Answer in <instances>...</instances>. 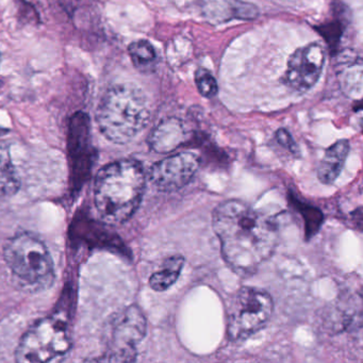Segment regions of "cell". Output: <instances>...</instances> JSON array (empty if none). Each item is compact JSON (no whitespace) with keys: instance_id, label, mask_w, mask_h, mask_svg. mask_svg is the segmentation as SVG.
Segmentation results:
<instances>
[{"instance_id":"1","label":"cell","mask_w":363,"mask_h":363,"mask_svg":"<svg viewBox=\"0 0 363 363\" xmlns=\"http://www.w3.org/2000/svg\"><path fill=\"white\" fill-rule=\"evenodd\" d=\"M212 226L225 262L240 276L255 273L273 255L278 242L273 221L240 201L217 206Z\"/></svg>"},{"instance_id":"2","label":"cell","mask_w":363,"mask_h":363,"mask_svg":"<svg viewBox=\"0 0 363 363\" xmlns=\"http://www.w3.org/2000/svg\"><path fill=\"white\" fill-rule=\"evenodd\" d=\"M145 184L139 161L124 159L106 165L94 182V204L100 219L109 225L127 222L141 204Z\"/></svg>"},{"instance_id":"3","label":"cell","mask_w":363,"mask_h":363,"mask_svg":"<svg viewBox=\"0 0 363 363\" xmlns=\"http://www.w3.org/2000/svg\"><path fill=\"white\" fill-rule=\"evenodd\" d=\"M95 120L107 140L116 144H127L148 125V98L132 83L111 85L97 106Z\"/></svg>"},{"instance_id":"4","label":"cell","mask_w":363,"mask_h":363,"mask_svg":"<svg viewBox=\"0 0 363 363\" xmlns=\"http://www.w3.org/2000/svg\"><path fill=\"white\" fill-rule=\"evenodd\" d=\"M3 259L19 285L26 290H44L54 283L50 250L36 236L19 234L10 239L3 248Z\"/></svg>"},{"instance_id":"5","label":"cell","mask_w":363,"mask_h":363,"mask_svg":"<svg viewBox=\"0 0 363 363\" xmlns=\"http://www.w3.org/2000/svg\"><path fill=\"white\" fill-rule=\"evenodd\" d=\"M71 349L67 324L61 318L48 316L23 336L15 351V359L21 363L54 362L62 360Z\"/></svg>"},{"instance_id":"6","label":"cell","mask_w":363,"mask_h":363,"mask_svg":"<svg viewBox=\"0 0 363 363\" xmlns=\"http://www.w3.org/2000/svg\"><path fill=\"white\" fill-rule=\"evenodd\" d=\"M274 310L271 295L261 289L243 287L227 309V333L231 340L248 339L267 325Z\"/></svg>"},{"instance_id":"7","label":"cell","mask_w":363,"mask_h":363,"mask_svg":"<svg viewBox=\"0 0 363 363\" xmlns=\"http://www.w3.org/2000/svg\"><path fill=\"white\" fill-rule=\"evenodd\" d=\"M146 318L139 307L130 306L120 312L112 324L111 345L102 360L131 362L137 358L135 346L146 335Z\"/></svg>"},{"instance_id":"8","label":"cell","mask_w":363,"mask_h":363,"mask_svg":"<svg viewBox=\"0 0 363 363\" xmlns=\"http://www.w3.org/2000/svg\"><path fill=\"white\" fill-rule=\"evenodd\" d=\"M199 166L201 158L196 153H176L155 163L149 170V179L158 191L170 193L189 184Z\"/></svg>"},{"instance_id":"9","label":"cell","mask_w":363,"mask_h":363,"mask_svg":"<svg viewBox=\"0 0 363 363\" xmlns=\"http://www.w3.org/2000/svg\"><path fill=\"white\" fill-rule=\"evenodd\" d=\"M325 64V50L318 43L298 48L293 52L287 65L285 85L304 93L316 85Z\"/></svg>"},{"instance_id":"10","label":"cell","mask_w":363,"mask_h":363,"mask_svg":"<svg viewBox=\"0 0 363 363\" xmlns=\"http://www.w3.org/2000/svg\"><path fill=\"white\" fill-rule=\"evenodd\" d=\"M259 9L242 0H204L201 15L212 25H221L232 21H254L259 16Z\"/></svg>"},{"instance_id":"11","label":"cell","mask_w":363,"mask_h":363,"mask_svg":"<svg viewBox=\"0 0 363 363\" xmlns=\"http://www.w3.org/2000/svg\"><path fill=\"white\" fill-rule=\"evenodd\" d=\"M188 137L189 132L180 118H166L153 128L149 135L148 145L155 153H172L179 148Z\"/></svg>"},{"instance_id":"12","label":"cell","mask_w":363,"mask_h":363,"mask_svg":"<svg viewBox=\"0 0 363 363\" xmlns=\"http://www.w3.org/2000/svg\"><path fill=\"white\" fill-rule=\"evenodd\" d=\"M349 151V143L346 140L336 142L326 151L318 168V177L322 184L335 182L340 173L342 172Z\"/></svg>"},{"instance_id":"13","label":"cell","mask_w":363,"mask_h":363,"mask_svg":"<svg viewBox=\"0 0 363 363\" xmlns=\"http://www.w3.org/2000/svg\"><path fill=\"white\" fill-rule=\"evenodd\" d=\"M184 265V258L182 256H173L164 262L162 270L151 275L149 285L157 292L168 290L170 285L177 281L182 267Z\"/></svg>"},{"instance_id":"14","label":"cell","mask_w":363,"mask_h":363,"mask_svg":"<svg viewBox=\"0 0 363 363\" xmlns=\"http://www.w3.org/2000/svg\"><path fill=\"white\" fill-rule=\"evenodd\" d=\"M19 178L9 151L0 146V198L14 195L19 189Z\"/></svg>"},{"instance_id":"15","label":"cell","mask_w":363,"mask_h":363,"mask_svg":"<svg viewBox=\"0 0 363 363\" xmlns=\"http://www.w3.org/2000/svg\"><path fill=\"white\" fill-rule=\"evenodd\" d=\"M128 54L132 64L140 72H147L157 61V52L153 44L147 40H138L128 46Z\"/></svg>"},{"instance_id":"16","label":"cell","mask_w":363,"mask_h":363,"mask_svg":"<svg viewBox=\"0 0 363 363\" xmlns=\"http://www.w3.org/2000/svg\"><path fill=\"white\" fill-rule=\"evenodd\" d=\"M340 85L349 97L360 98L362 93V66L361 62L347 66L339 75Z\"/></svg>"},{"instance_id":"17","label":"cell","mask_w":363,"mask_h":363,"mask_svg":"<svg viewBox=\"0 0 363 363\" xmlns=\"http://www.w3.org/2000/svg\"><path fill=\"white\" fill-rule=\"evenodd\" d=\"M195 83L199 94L206 98H212L219 92V85L212 74L204 67H199L196 71Z\"/></svg>"},{"instance_id":"18","label":"cell","mask_w":363,"mask_h":363,"mask_svg":"<svg viewBox=\"0 0 363 363\" xmlns=\"http://www.w3.org/2000/svg\"><path fill=\"white\" fill-rule=\"evenodd\" d=\"M276 140L281 146L288 149V151H290L291 153H298V147H297L296 143H295L292 135H291V133L288 131V130L283 129V128L277 130Z\"/></svg>"},{"instance_id":"19","label":"cell","mask_w":363,"mask_h":363,"mask_svg":"<svg viewBox=\"0 0 363 363\" xmlns=\"http://www.w3.org/2000/svg\"><path fill=\"white\" fill-rule=\"evenodd\" d=\"M3 80H1V79H0V87H3Z\"/></svg>"},{"instance_id":"20","label":"cell","mask_w":363,"mask_h":363,"mask_svg":"<svg viewBox=\"0 0 363 363\" xmlns=\"http://www.w3.org/2000/svg\"><path fill=\"white\" fill-rule=\"evenodd\" d=\"M0 62H1V54H0Z\"/></svg>"}]
</instances>
